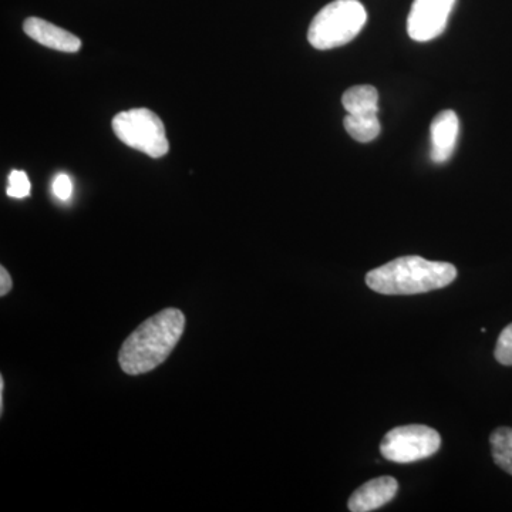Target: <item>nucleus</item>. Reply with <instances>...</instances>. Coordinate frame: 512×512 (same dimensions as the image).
I'll return each mask as SVG.
<instances>
[{"label":"nucleus","instance_id":"2eb2a0df","mask_svg":"<svg viewBox=\"0 0 512 512\" xmlns=\"http://www.w3.org/2000/svg\"><path fill=\"white\" fill-rule=\"evenodd\" d=\"M53 194L60 201H69L73 194V183L69 175L59 174L53 181Z\"/></svg>","mask_w":512,"mask_h":512},{"label":"nucleus","instance_id":"20e7f679","mask_svg":"<svg viewBox=\"0 0 512 512\" xmlns=\"http://www.w3.org/2000/svg\"><path fill=\"white\" fill-rule=\"evenodd\" d=\"M114 134L126 146L136 148L151 158L167 156L170 150L163 121L154 111L133 109L121 111L111 123Z\"/></svg>","mask_w":512,"mask_h":512},{"label":"nucleus","instance_id":"7ed1b4c3","mask_svg":"<svg viewBox=\"0 0 512 512\" xmlns=\"http://www.w3.org/2000/svg\"><path fill=\"white\" fill-rule=\"evenodd\" d=\"M366 20L365 6L359 0H333L313 18L309 43L318 50L348 45L362 32Z\"/></svg>","mask_w":512,"mask_h":512},{"label":"nucleus","instance_id":"ddd939ff","mask_svg":"<svg viewBox=\"0 0 512 512\" xmlns=\"http://www.w3.org/2000/svg\"><path fill=\"white\" fill-rule=\"evenodd\" d=\"M9 184L6 188V194L10 198H16V200H22V198L29 197L32 185H30L28 174L25 171H12L9 175Z\"/></svg>","mask_w":512,"mask_h":512},{"label":"nucleus","instance_id":"423d86ee","mask_svg":"<svg viewBox=\"0 0 512 512\" xmlns=\"http://www.w3.org/2000/svg\"><path fill=\"white\" fill-rule=\"evenodd\" d=\"M456 0H414L407 18V32L416 42L436 39L447 28Z\"/></svg>","mask_w":512,"mask_h":512},{"label":"nucleus","instance_id":"dca6fc26","mask_svg":"<svg viewBox=\"0 0 512 512\" xmlns=\"http://www.w3.org/2000/svg\"><path fill=\"white\" fill-rule=\"evenodd\" d=\"M12 278H10V274L6 271L5 266L0 268V296H6L12 289Z\"/></svg>","mask_w":512,"mask_h":512},{"label":"nucleus","instance_id":"0eeeda50","mask_svg":"<svg viewBox=\"0 0 512 512\" xmlns=\"http://www.w3.org/2000/svg\"><path fill=\"white\" fill-rule=\"evenodd\" d=\"M460 121L453 110H444L434 117L430 127V158L434 163H446L453 156L456 147Z\"/></svg>","mask_w":512,"mask_h":512},{"label":"nucleus","instance_id":"6e6552de","mask_svg":"<svg viewBox=\"0 0 512 512\" xmlns=\"http://www.w3.org/2000/svg\"><path fill=\"white\" fill-rule=\"evenodd\" d=\"M397 490H399V483L396 478L389 476L373 478L352 494L348 503L349 510L352 512L375 511L389 504L396 497Z\"/></svg>","mask_w":512,"mask_h":512},{"label":"nucleus","instance_id":"39448f33","mask_svg":"<svg viewBox=\"0 0 512 512\" xmlns=\"http://www.w3.org/2000/svg\"><path fill=\"white\" fill-rule=\"evenodd\" d=\"M441 447V437L436 430L423 424L394 427L380 444V453L393 463L410 464L426 460Z\"/></svg>","mask_w":512,"mask_h":512},{"label":"nucleus","instance_id":"f3484780","mask_svg":"<svg viewBox=\"0 0 512 512\" xmlns=\"http://www.w3.org/2000/svg\"><path fill=\"white\" fill-rule=\"evenodd\" d=\"M3 394H5V380L0 376V414H3V407H5V402H3Z\"/></svg>","mask_w":512,"mask_h":512},{"label":"nucleus","instance_id":"f03ea898","mask_svg":"<svg viewBox=\"0 0 512 512\" xmlns=\"http://www.w3.org/2000/svg\"><path fill=\"white\" fill-rule=\"evenodd\" d=\"M456 278V266L410 255L373 269L366 275V284L383 295H416L446 288Z\"/></svg>","mask_w":512,"mask_h":512},{"label":"nucleus","instance_id":"9d476101","mask_svg":"<svg viewBox=\"0 0 512 512\" xmlns=\"http://www.w3.org/2000/svg\"><path fill=\"white\" fill-rule=\"evenodd\" d=\"M342 104L349 116L375 117L379 114V92L370 84L350 87L343 94Z\"/></svg>","mask_w":512,"mask_h":512},{"label":"nucleus","instance_id":"4468645a","mask_svg":"<svg viewBox=\"0 0 512 512\" xmlns=\"http://www.w3.org/2000/svg\"><path fill=\"white\" fill-rule=\"evenodd\" d=\"M494 355L501 365L512 366V323L500 333Z\"/></svg>","mask_w":512,"mask_h":512},{"label":"nucleus","instance_id":"f257e3e1","mask_svg":"<svg viewBox=\"0 0 512 512\" xmlns=\"http://www.w3.org/2000/svg\"><path fill=\"white\" fill-rule=\"evenodd\" d=\"M185 315L168 308L156 313L126 340L119 352V365L126 375L138 376L163 365L184 335Z\"/></svg>","mask_w":512,"mask_h":512},{"label":"nucleus","instance_id":"9b49d317","mask_svg":"<svg viewBox=\"0 0 512 512\" xmlns=\"http://www.w3.org/2000/svg\"><path fill=\"white\" fill-rule=\"evenodd\" d=\"M491 454L494 463L512 476V429L498 427L490 436Z\"/></svg>","mask_w":512,"mask_h":512},{"label":"nucleus","instance_id":"f8f14e48","mask_svg":"<svg viewBox=\"0 0 512 512\" xmlns=\"http://www.w3.org/2000/svg\"><path fill=\"white\" fill-rule=\"evenodd\" d=\"M345 130L348 131L353 140L359 143H370L379 137L382 131V124H380L379 117H355L346 116L343 120Z\"/></svg>","mask_w":512,"mask_h":512},{"label":"nucleus","instance_id":"1a4fd4ad","mask_svg":"<svg viewBox=\"0 0 512 512\" xmlns=\"http://www.w3.org/2000/svg\"><path fill=\"white\" fill-rule=\"evenodd\" d=\"M23 30L30 39L57 52L77 53L82 47V40L79 37L47 20L28 18L23 23Z\"/></svg>","mask_w":512,"mask_h":512}]
</instances>
